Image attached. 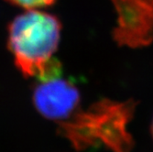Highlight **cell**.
I'll return each mask as SVG.
<instances>
[{
	"label": "cell",
	"instance_id": "cell-1",
	"mask_svg": "<svg viewBox=\"0 0 153 152\" xmlns=\"http://www.w3.org/2000/svg\"><path fill=\"white\" fill-rule=\"evenodd\" d=\"M62 25L53 15L27 10L8 26L7 46L23 75L40 82L61 76L60 62L53 58L61 37Z\"/></svg>",
	"mask_w": 153,
	"mask_h": 152
},
{
	"label": "cell",
	"instance_id": "cell-2",
	"mask_svg": "<svg viewBox=\"0 0 153 152\" xmlns=\"http://www.w3.org/2000/svg\"><path fill=\"white\" fill-rule=\"evenodd\" d=\"M136 103L104 99L86 111H78L61 124L64 136L78 149L104 145L114 152H130L134 141L128 130Z\"/></svg>",
	"mask_w": 153,
	"mask_h": 152
},
{
	"label": "cell",
	"instance_id": "cell-3",
	"mask_svg": "<svg viewBox=\"0 0 153 152\" xmlns=\"http://www.w3.org/2000/svg\"><path fill=\"white\" fill-rule=\"evenodd\" d=\"M34 102L38 110L51 119L72 116L80 102L77 88L61 76L42 81L34 91Z\"/></svg>",
	"mask_w": 153,
	"mask_h": 152
},
{
	"label": "cell",
	"instance_id": "cell-4",
	"mask_svg": "<svg viewBox=\"0 0 153 152\" xmlns=\"http://www.w3.org/2000/svg\"><path fill=\"white\" fill-rule=\"evenodd\" d=\"M7 2L24 9H39L47 7L55 3L56 0H6Z\"/></svg>",
	"mask_w": 153,
	"mask_h": 152
},
{
	"label": "cell",
	"instance_id": "cell-5",
	"mask_svg": "<svg viewBox=\"0 0 153 152\" xmlns=\"http://www.w3.org/2000/svg\"><path fill=\"white\" fill-rule=\"evenodd\" d=\"M151 135H152V139H153V121L151 124Z\"/></svg>",
	"mask_w": 153,
	"mask_h": 152
}]
</instances>
